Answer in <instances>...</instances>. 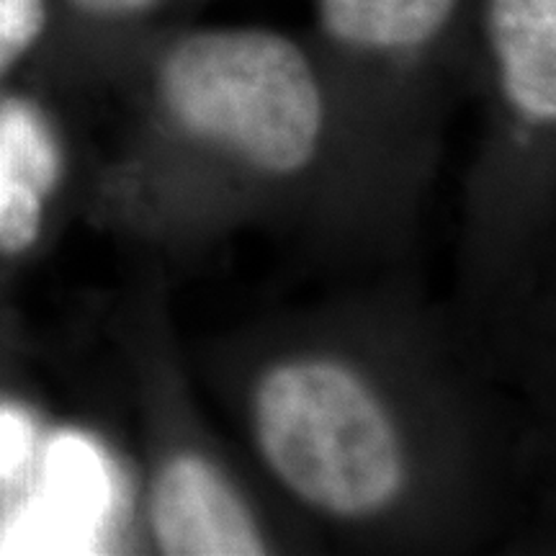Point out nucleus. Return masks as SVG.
I'll use <instances>...</instances> for the list:
<instances>
[{
	"label": "nucleus",
	"mask_w": 556,
	"mask_h": 556,
	"mask_svg": "<svg viewBox=\"0 0 556 556\" xmlns=\"http://www.w3.org/2000/svg\"><path fill=\"white\" fill-rule=\"evenodd\" d=\"M155 90L180 129L268 173L302 170L325 129L315 62L278 31L184 34L160 54Z\"/></svg>",
	"instance_id": "f257e3e1"
},
{
	"label": "nucleus",
	"mask_w": 556,
	"mask_h": 556,
	"mask_svg": "<svg viewBox=\"0 0 556 556\" xmlns=\"http://www.w3.org/2000/svg\"><path fill=\"white\" fill-rule=\"evenodd\" d=\"M255 433L274 475L336 516H371L405 482L384 407L364 381L328 361L274 368L255 394Z\"/></svg>",
	"instance_id": "f03ea898"
},
{
	"label": "nucleus",
	"mask_w": 556,
	"mask_h": 556,
	"mask_svg": "<svg viewBox=\"0 0 556 556\" xmlns=\"http://www.w3.org/2000/svg\"><path fill=\"white\" fill-rule=\"evenodd\" d=\"M114 507V479L93 443L62 435L45 456L37 495L9 526L5 552H86Z\"/></svg>",
	"instance_id": "7ed1b4c3"
},
{
	"label": "nucleus",
	"mask_w": 556,
	"mask_h": 556,
	"mask_svg": "<svg viewBox=\"0 0 556 556\" xmlns=\"http://www.w3.org/2000/svg\"><path fill=\"white\" fill-rule=\"evenodd\" d=\"M152 528L165 554L255 556L263 539L232 486L197 456H178L157 475Z\"/></svg>",
	"instance_id": "20e7f679"
},
{
	"label": "nucleus",
	"mask_w": 556,
	"mask_h": 556,
	"mask_svg": "<svg viewBox=\"0 0 556 556\" xmlns=\"http://www.w3.org/2000/svg\"><path fill=\"white\" fill-rule=\"evenodd\" d=\"M484 39L503 101L520 119H556V0H484Z\"/></svg>",
	"instance_id": "39448f33"
},
{
	"label": "nucleus",
	"mask_w": 556,
	"mask_h": 556,
	"mask_svg": "<svg viewBox=\"0 0 556 556\" xmlns=\"http://www.w3.org/2000/svg\"><path fill=\"white\" fill-rule=\"evenodd\" d=\"M464 0H317V24L338 52L407 60L438 45Z\"/></svg>",
	"instance_id": "423d86ee"
},
{
	"label": "nucleus",
	"mask_w": 556,
	"mask_h": 556,
	"mask_svg": "<svg viewBox=\"0 0 556 556\" xmlns=\"http://www.w3.org/2000/svg\"><path fill=\"white\" fill-rule=\"evenodd\" d=\"M45 191L0 157V250L24 253L41 229Z\"/></svg>",
	"instance_id": "0eeeda50"
},
{
	"label": "nucleus",
	"mask_w": 556,
	"mask_h": 556,
	"mask_svg": "<svg viewBox=\"0 0 556 556\" xmlns=\"http://www.w3.org/2000/svg\"><path fill=\"white\" fill-rule=\"evenodd\" d=\"M52 0H0V78L50 29Z\"/></svg>",
	"instance_id": "6e6552de"
},
{
	"label": "nucleus",
	"mask_w": 556,
	"mask_h": 556,
	"mask_svg": "<svg viewBox=\"0 0 556 556\" xmlns=\"http://www.w3.org/2000/svg\"><path fill=\"white\" fill-rule=\"evenodd\" d=\"M34 428L16 409L0 407V484H9L29 464Z\"/></svg>",
	"instance_id": "1a4fd4ad"
},
{
	"label": "nucleus",
	"mask_w": 556,
	"mask_h": 556,
	"mask_svg": "<svg viewBox=\"0 0 556 556\" xmlns=\"http://www.w3.org/2000/svg\"><path fill=\"white\" fill-rule=\"evenodd\" d=\"M60 3L88 24L122 26L150 16L163 0H60Z\"/></svg>",
	"instance_id": "9d476101"
}]
</instances>
